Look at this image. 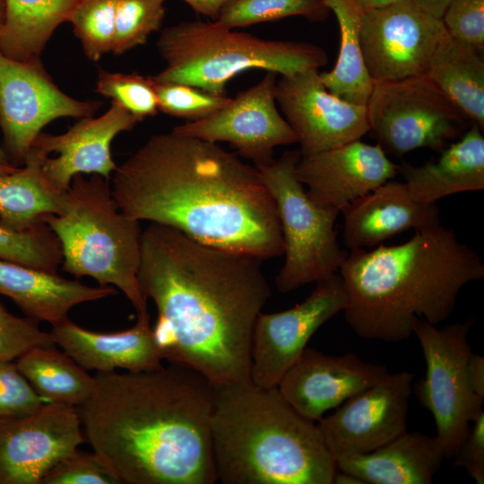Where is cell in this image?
<instances>
[{
    "mask_svg": "<svg viewBox=\"0 0 484 484\" xmlns=\"http://www.w3.org/2000/svg\"><path fill=\"white\" fill-rule=\"evenodd\" d=\"M336 16L340 50L334 67L319 73L325 88L337 97L357 105H367L374 81L364 62L360 28L363 10L357 0H322Z\"/></svg>",
    "mask_w": 484,
    "mask_h": 484,
    "instance_id": "29",
    "label": "cell"
},
{
    "mask_svg": "<svg viewBox=\"0 0 484 484\" xmlns=\"http://www.w3.org/2000/svg\"><path fill=\"white\" fill-rule=\"evenodd\" d=\"M275 99L298 135L301 154H310L359 140L369 132L367 105L330 92L318 70L282 75Z\"/></svg>",
    "mask_w": 484,
    "mask_h": 484,
    "instance_id": "17",
    "label": "cell"
},
{
    "mask_svg": "<svg viewBox=\"0 0 484 484\" xmlns=\"http://www.w3.org/2000/svg\"><path fill=\"white\" fill-rule=\"evenodd\" d=\"M45 222L60 243L65 272L117 287L137 315L148 313L138 280L143 230L140 221L120 211L108 178L74 176L63 212L46 216Z\"/></svg>",
    "mask_w": 484,
    "mask_h": 484,
    "instance_id": "6",
    "label": "cell"
},
{
    "mask_svg": "<svg viewBox=\"0 0 484 484\" xmlns=\"http://www.w3.org/2000/svg\"><path fill=\"white\" fill-rule=\"evenodd\" d=\"M261 263L151 222L138 280L157 307L152 329L162 359L214 385L251 381L254 327L272 295Z\"/></svg>",
    "mask_w": 484,
    "mask_h": 484,
    "instance_id": "1",
    "label": "cell"
},
{
    "mask_svg": "<svg viewBox=\"0 0 484 484\" xmlns=\"http://www.w3.org/2000/svg\"><path fill=\"white\" fill-rule=\"evenodd\" d=\"M329 12L322 0H229L213 22L235 29L290 16L323 21Z\"/></svg>",
    "mask_w": 484,
    "mask_h": 484,
    "instance_id": "31",
    "label": "cell"
},
{
    "mask_svg": "<svg viewBox=\"0 0 484 484\" xmlns=\"http://www.w3.org/2000/svg\"><path fill=\"white\" fill-rule=\"evenodd\" d=\"M45 403L13 360L0 359V419L33 413Z\"/></svg>",
    "mask_w": 484,
    "mask_h": 484,
    "instance_id": "39",
    "label": "cell"
},
{
    "mask_svg": "<svg viewBox=\"0 0 484 484\" xmlns=\"http://www.w3.org/2000/svg\"><path fill=\"white\" fill-rule=\"evenodd\" d=\"M300 155L299 150L287 151L278 160L255 166L280 220L285 259L275 284L281 293L338 273L348 255L334 228L340 211L312 200L296 177Z\"/></svg>",
    "mask_w": 484,
    "mask_h": 484,
    "instance_id": "8",
    "label": "cell"
},
{
    "mask_svg": "<svg viewBox=\"0 0 484 484\" xmlns=\"http://www.w3.org/2000/svg\"><path fill=\"white\" fill-rule=\"evenodd\" d=\"M197 13L215 21L222 6L229 0H183Z\"/></svg>",
    "mask_w": 484,
    "mask_h": 484,
    "instance_id": "43",
    "label": "cell"
},
{
    "mask_svg": "<svg viewBox=\"0 0 484 484\" xmlns=\"http://www.w3.org/2000/svg\"><path fill=\"white\" fill-rule=\"evenodd\" d=\"M0 162L4 164H9L6 154L2 149L1 145H0Z\"/></svg>",
    "mask_w": 484,
    "mask_h": 484,
    "instance_id": "49",
    "label": "cell"
},
{
    "mask_svg": "<svg viewBox=\"0 0 484 484\" xmlns=\"http://www.w3.org/2000/svg\"><path fill=\"white\" fill-rule=\"evenodd\" d=\"M367 109L376 144L396 157L419 148L444 150L467 121L425 74L374 82Z\"/></svg>",
    "mask_w": 484,
    "mask_h": 484,
    "instance_id": "10",
    "label": "cell"
},
{
    "mask_svg": "<svg viewBox=\"0 0 484 484\" xmlns=\"http://www.w3.org/2000/svg\"><path fill=\"white\" fill-rule=\"evenodd\" d=\"M76 409L85 439L127 484H213L214 385L188 367L97 372Z\"/></svg>",
    "mask_w": 484,
    "mask_h": 484,
    "instance_id": "3",
    "label": "cell"
},
{
    "mask_svg": "<svg viewBox=\"0 0 484 484\" xmlns=\"http://www.w3.org/2000/svg\"><path fill=\"white\" fill-rule=\"evenodd\" d=\"M277 75L266 72L257 83L239 91L225 108L203 119L177 125L172 131L212 143H229L255 166L270 162L275 147L298 141L276 107Z\"/></svg>",
    "mask_w": 484,
    "mask_h": 484,
    "instance_id": "15",
    "label": "cell"
},
{
    "mask_svg": "<svg viewBox=\"0 0 484 484\" xmlns=\"http://www.w3.org/2000/svg\"><path fill=\"white\" fill-rule=\"evenodd\" d=\"M388 372L386 367L365 362L354 353L333 356L306 348L277 388L297 411L315 422Z\"/></svg>",
    "mask_w": 484,
    "mask_h": 484,
    "instance_id": "18",
    "label": "cell"
},
{
    "mask_svg": "<svg viewBox=\"0 0 484 484\" xmlns=\"http://www.w3.org/2000/svg\"><path fill=\"white\" fill-rule=\"evenodd\" d=\"M401 0H357L363 11L380 9Z\"/></svg>",
    "mask_w": 484,
    "mask_h": 484,
    "instance_id": "46",
    "label": "cell"
},
{
    "mask_svg": "<svg viewBox=\"0 0 484 484\" xmlns=\"http://www.w3.org/2000/svg\"><path fill=\"white\" fill-rule=\"evenodd\" d=\"M49 333L55 343L86 370L136 372L162 365L149 312L137 315L136 324L122 332L97 333L68 318L53 325Z\"/></svg>",
    "mask_w": 484,
    "mask_h": 484,
    "instance_id": "22",
    "label": "cell"
},
{
    "mask_svg": "<svg viewBox=\"0 0 484 484\" xmlns=\"http://www.w3.org/2000/svg\"><path fill=\"white\" fill-rule=\"evenodd\" d=\"M113 174L118 208L138 221L261 261L283 255L276 205L259 170L217 143L155 134Z\"/></svg>",
    "mask_w": 484,
    "mask_h": 484,
    "instance_id": "2",
    "label": "cell"
},
{
    "mask_svg": "<svg viewBox=\"0 0 484 484\" xmlns=\"http://www.w3.org/2000/svg\"><path fill=\"white\" fill-rule=\"evenodd\" d=\"M95 91L122 106L139 121L153 117L159 111L151 75L110 73L99 69Z\"/></svg>",
    "mask_w": 484,
    "mask_h": 484,
    "instance_id": "35",
    "label": "cell"
},
{
    "mask_svg": "<svg viewBox=\"0 0 484 484\" xmlns=\"http://www.w3.org/2000/svg\"><path fill=\"white\" fill-rule=\"evenodd\" d=\"M419 7L431 13L432 15L440 18L442 17L446 7L453 0H411Z\"/></svg>",
    "mask_w": 484,
    "mask_h": 484,
    "instance_id": "44",
    "label": "cell"
},
{
    "mask_svg": "<svg viewBox=\"0 0 484 484\" xmlns=\"http://www.w3.org/2000/svg\"><path fill=\"white\" fill-rule=\"evenodd\" d=\"M425 75L481 129L484 127V62L479 51L448 31L439 41Z\"/></svg>",
    "mask_w": 484,
    "mask_h": 484,
    "instance_id": "27",
    "label": "cell"
},
{
    "mask_svg": "<svg viewBox=\"0 0 484 484\" xmlns=\"http://www.w3.org/2000/svg\"><path fill=\"white\" fill-rule=\"evenodd\" d=\"M340 212L344 218L343 240L350 250L380 245L409 229L440 224L436 203L416 201L405 183L393 179L354 199Z\"/></svg>",
    "mask_w": 484,
    "mask_h": 484,
    "instance_id": "21",
    "label": "cell"
},
{
    "mask_svg": "<svg viewBox=\"0 0 484 484\" xmlns=\"http://www.w3.org/2000/svg\"><path fill=\"white\" fill-rule=\"evenodd\" d=\"M48 156L31 147L24 167L0 176V225L25 230L64 210L65 193L46 177L42 164Z\"/></svg>",
    "mask_w": 484,
    "mask_h": 484,
    "instance_id": "26",
    "label": "cell"
},
{
    "mask_svg": "<svg viewBox=\"0 0 484 484\" xmlns=\"http://www.w3.org/2000/svg\"><path fill=\"white\" fill-rule=\"evenodd\" d=\"M297 178L308 186L315 202L341 211L398 174L378 144L356 140L325 151L301 154L295 166Z\"/></svg>",
    "mask_w": 484,
    "mask_h": 484,
    "instance_id": "19",
    "label": "cell"
},
{
    "mask_svg": "<svg viewBox=\"0 0 484 484\" xmlns=\"http://www.w3.org/2000/svg\"><path fill=\"white\" fill-rule=\"evenodd\" d=\"M441 20L454 38L478 51L484 47V0H453Z\"/></svg>",
    "mask_w": 484,
    "mask_h": 484,
    "instance_id": "40",
    "label": "cell"
},
{
    "mask_svg": "<svg viewBox=\"0 0 484 484\" xmlns=\"http://www.w3.org/2000/svg\"><path fill=\"white\" fill-rule=\"evenodd\" d=\"M118 0H79L69 22L86 56L93 62L111 52Z\"/></svg>",
    "mask_w": 484,
    "mask_h": 484,
    "instance_id": "33",
    "label": "cell"
},
{
    "mask_svg": "<svg viewBox=\"0 0 484 484\" xmlns=\"http://www.w3.org/2000/svg\"><path fill=\"white\" fill-rule=\"evenodd\" d=\"M217 480L224 484H333L336 462L317 424L276 387L214 385L211 418Z\"/></svg>",
    "mask_w": 484,
    "mask_h": 484,
    "instance_id": "5",
    "label": "cell"
},
{
    "mask_svg": "<svg viewBox=\"0 0 484 484\" xmlns=\"http://www.w3.org/2000/svg\"><path fill=\"white\" fill-rule=\"evenodd\" d=\"M5 14V3L4 0H0V30L4 24Z\"/></svg>",
    "mask_w": 484,
    "mask_h": 484,
    "instance_id": "48",
    "label": "cell"
},
{
    "mask_svg": "<svg viewBox=\"0 0 484 484\" xmlns=\"http://www.w3.org/2000/svg\"><path fill=\"white\" fill-rule=\"evenodd\" d=\"M16 359L20 372L46 402L77 408L94 387V376L56 344L34 347Z\"/></svg>",
    "mask_w": 484,
    "mask_h": 484,
    "instance_id": "30",
    "label": "cell"
},
{
    "mask_svg": "<svg viewBox=\"0 0 484 484\" xmlns=\"http://www.w3.org/2000/svg\"><path fill=\"white\" fill-rule=\"evenodd\" d=\"M56 344L38 323L10 313L0 300V359L13 360L37 346Z\"/></svg>",
    "mask_w": 484,
    "mask_h": 484,
    "instance_id": "38",
    "label": "cell"
},
{
    "mask_svg": "<svg viewBox=\"0 0 484 484\" xmlns=\"http://www.w3.org/2000/svg\"><path fill=\"white\" fill-rule=\"evenodd\" d=\"M165 0H118L111 52L119 56L143 45L165 17Z\"/></svg>",
    "mask_w": 484,
    "mask_h": 484,
    "instance_id": "34",
    "label": "cell"
},
{
    "mask_svg": "<svg viewBox=\"0 0 484 484\" xmlns=\"http://www.w3.org/2000/svg\"><path fill=\"white\" fill-rule=\"evenodd\" d=\"M473 324L471 317L437 328L420 319L413 330L427 367L414 392L435 419L436 438L445 458L454 456L469 432L470 422L483 411L484 400L473 393L468 376L472 353L468 335Z\"/></svg>",
    "mask_w": 484,
    "mask_h": 484,
    "instance_id": "9",
    "label": "cell"
},
{
    "mask_svg": "<svg viewBox=\"0 0 484 484\" xmlns=\"http://www.w3.org/2000/svg\"><path fill=\"white\" fill-rule=\"evenodd\" d=\"M468 376L473 393L484 400V357L471 353L468 363Z\"/></svg>",
    "mask_w": 484,
    "mask_h": 484,
    "instance_id": "42",
    "label": "cell"
},
{
    "mask_svg": "<svg viewBox=\"0 0 484 484\" xmlns=\"http://www.w3.org/2000/svg\"><path fill=\"white\" fill-rule=\"evenodd\" d=\"M17 168L10 165V164H4L0 162V176L12 173L15 171Z\"/></svg>",
    "mask_w": 484,
    "mask_h": 484,
    "instance_id": "47",
    "label": "cell"
},
{
    "mask_svg": "<svg viewBox=\"0 0 484 484\" xmlns=\"http://www.w3.org/2000/svg\"><path fill=\"white\" fill-rule=\"evenodd\" d=\"M333 483L334 484H366L359 477L350 474L346 471H342L337 469V471L334 474Z\"/></svg>",
    "mask_w": 484,
    "mask_h": 484,
    "instance_id": "45",
    "label": "cell"
},
{
    "mask_svg": "<svg viewBox=\"0 0 484 484\" xmlns=\"http://www.w3.org/2000/svg\"><path fill=\"white\" fill-rule=\"evenodd\" d=\"M0 294L10 298L26 317L53 326L68 319L73 307L113 296L117 290L0 259Z\"/></svg>",
    "mask_w": 484,
    "mask_h": 484,
    "instance_id": "23",
    "label": "cell"
},
{
    "mask_svg": "<svg viewBox=\"0 0 484 484\" xmlns=\"http://www.w3.org/2000/svg\"><path fill=\"white\" fill-rule=\"evenodd\" d=\"M85 441L73 406L46 402L33 413L0 419V484H41Z\"/></svg>",
    "mask_w": 484,
    "mask_h": 484,
    "instance_id": "16",
    "label": "cell"
},
{
    "mask_svg": "<svg viewBox=\"0 0 484 484\" xmlns=\"http://www.w3.org/2000/svg\"><path fill=\"white\" fill-rule=\"evenodd\" d=\"M153 84L159 110L187 122L207 117L232 100L225 94L212 93L188 84L155 81Z\"/></svg>",
    "mask_w": 484,
    "mask_h": 484,
    "instance_id": "36",
    "label": "cell"
},
{
    "mask_svg": "<svg viewBox=\"0 0 484 484\" xmlns=\"http://www.w3.org/2000/svg\"><path fill=\"white\" fill-rule=\"evenodd\" d=\"M79 0H4L0 51L18 61L39 56L55 30L68 22Z\"/></svg>",
    "mask_w": 484,
    "mask_h": 484,
    "instance_id": "28",
    "label": "cell"
},
{
    "mask_svg": "<svg viewBox=\"0 0 484 484\" xmlns=\"http://www.w3.org/2000/svg\"><path fill=\"white\" fill-rule=\"evenodd\" d=\"M471 422L473 427L454 454V465L463 467L478 483H484V411Z\"/></svg>",
    "mask_w": 484,
    "mask_h": 484,
    "instance_id": "41",
    "label": "cell"
},
{
    "mask_svg": "<svg viewBox=\"0 0 484 484\" xmlns=\"http://www.w3.org/2000/svg\"><path fill=\"white\" fill-rule=\"evenodd\" d=\"M140 122L119 104L111 101L109 108L98 117L80 118L65 133H39L31 147L47 156L42 170L58 190L65 191L76 175L97 174L109 179L117 166L111 154V143L122 132L132 130Z\"/></svg>",
    "mask_w": 484,
    "mask_h": 484,
    "instance_id": "20",
    "label": "cell"
},
{
    "mask_svg": "<svg viewBox=\"0 0 484 484\" xmlns=\"http://www.w3.org/2000/svg\"><path fill=\"white\" fill-rule=\"evenodd\" d=\"M0 259L56 272L63 255L56 236L43 222L25 230L0 225Z\"/></svg>",
    "mask_w": 484,
    "mask_h": 484,
    "instance_id": "32",
    "label": "cell"
},
{
    "mask_svg": "<svg viewBox=\"0 0 484 484\" xmlns=\"http://www.w3.org/2000/svg\"><path fill=\"white\" fill-rule=\"evenodd\" d=\"M338 273L351 330L364 339L399 342L420 319L445 321L461 290L484 278V263L454 229L438 224L415 230L400 245L351 249Z\"/></svg>",
    "mask_w": 484,
    "mask_h": 484,
    "instance_id": "4",
    "label": "cell"
},
{
    "mask_svg": "<svg viewBox=\"0 0 484 484\" xmlns=\"http://www.w3.org/2000/svg\"><path fill=\"white\" fill-rule=\"evenodd\" d=\"M157 48L166 66L155 82L192 85L224 94L227 83L247 70L292 75L327 64L323 48L306 41L263 39L215 22H184L162 30Z\"/></svg>",
    "mask_w": 484,
    "mask_h": 484,
    "instance_id": "7",
    "label": "cell"
},
{
    "mask_svg": "<svg viewBox=\"0 0 484 484\" xmlns=\"http://www.w3.org/2000/svg\"><path fill=\"white\" fill-rule=\"evenodd\" d=\"M346 303L342 279L335 273L316 282L312 292L293 307L277 313L261 312L252 337L251 381L276 387L313 334L343 311Z\"/></svg>",
    "mask_w": 484,
    "mask_h": 484,
    "instance_id": "13",
    "label": "cell"
},
{
    "mask_svg": "<svg viewBox=\"0 0 484 484\" xmlns=\"http://www.w3.org/2000/svg\"><path fill=\"white\" fill-rule=\"evenodd\" d=\"M100 105L63 92L40 59L18 61L0 51V124L6 146L18 163H24L48 123L60 117H92Z\"/></svg>",
    "mask_w": 484,
    "mask_h": 484,
    "instance_id": "11",
    "label": "cell"
},
{
    "mask_svg": "<svg viewBox=\"0 0 484 484\" xmlns=\"http://www.w3.org/2000/svg\"><path fill=\"white\" fill-rule=\"evenodd\" d=\"M480 129L474 124L458 142L442 150L435 161L421 166L398 165V174L416 201L436 203L451 194L484 188V136Z\"/></svg>",
    "mask_w": 484,
    "mask_h": 484,
    "instance_id": "25",
    "label": "cell"
},
{
    "mask_svg": "<svg viewBox=\"0 0 484 484\" xmlns=\"http://www.w3.org/2000/svg\"><path fill=\"white\" fill-rule=\"evenodd\" d=\"M413 378L409 371L388 372L318 420L319 432L335 462L369 453L407 431Z\"/></svg>",
    "mask_w": 484,
    "mask_h": 484,
    "instance_id": "14",
    "label": "cell"
},
{
    "mask_svg": "<svg viewBox=\"0 0 484 484\" xmlns=\"http://www.w3.org/2000/svg\"><path fill=\"white\" fill-rule=\"evenodd\" d=\"M444 459L436 436L405 431L369 453L338 459L336 467L366 484H430Z\"/></svg>",
    "mask_w": 484,
    "mask_h": 484,
    "instance_id": "24",
    "label": "cell"
},
{
    "mask_svg": "<svg viewBox=\"0 0 484 484\" xmlns=\"http://www.w3.org/2000/svg\"><path fill=\"white\" fill-rule=\"evenodd\" d=\"M119 477L97 452L78 448L58 462L41 484H120Z\"/></svg>",
    "mask_w": 484,
    "mask_h": 484,
    "instance_id": "37",
    "label": "cell"
},
{
    "mask_svg": "<svg viewBox=\"0 0 484 484\" xmlns=\"http://www.w3.org/2000/svg\"><path fill=\"white\" fill-rule=\"evenodd\" d=\"M447 30L411 0L363 12L362 55L374 82L424 75Z\"/></svg>",
    "mask_w": 484,
    "mask_h": 484,
    "instance_id": "12",
    "label": "cell"
}]
</instances>
